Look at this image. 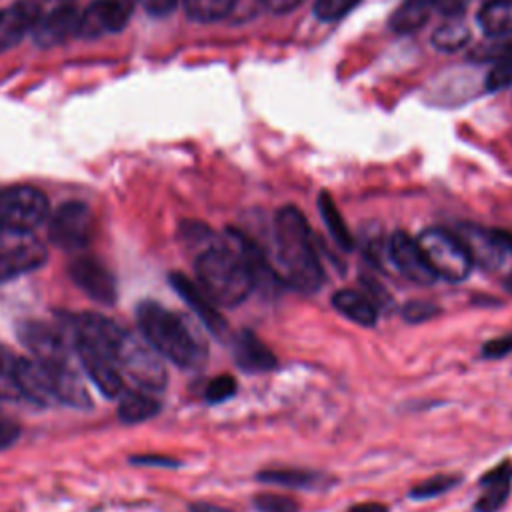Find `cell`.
<instances>
[{"mask_svg": "<svg viewBox=\"0 0 512 512\" xmlns=\"http://www.w3.org/2000/svg\"><path fill=\"white\" fill-rule=\"evenodd\" d=\"M508 354H512V332L492 338V340L484 342V346H482V356L490 358V360H496V358H502Z\"/></svg>", "mask_w": 512, "mask_h": 512, "instance_id": "36", "label": "cell"}, {"mask_svg": "<svg viewBox=\"0 0 512 512\" xmlns=\"http://www.w3.org/2000/svg\"><path fill=\"white\" fill-rule=\"evenodd\" d=\"M72 346L76 348L84 372L94 386L106 396H120L124 382L116 360V348L122 332L112 320L100 314H80L70 320Z\"/></svg>", "mask_w": 512, "mask_h": 512, "instance_id": "2", "label": "cell"}, {"mask_svg": "<svg viewBox=\"0 0 512 512\" xmlns=\"http://www.w3.org/2000/svg\"><path fill=\"white\" fill-rule=\"evenodd\" d=\"M256 478L264 484L294 488V490H322L332 480L320 472L300 470V468H274V470H262L256 474Z\"/></svg>", "mask_w": 512, "mask_h": 512, "instance_id": "22", "label": "cell"}, {"mask_svg": "<svg viewBox=\"0 0 512 512\" xmlns=\"http://www.w3.org/2000/svg\"><path fill=\"white\" fill-rule=\"evenodd\" d=\"M360 0H316L314 2V16L320 22H334L346 16Z\"/></svg>", "mask_w": 512, "mask_h": 512, "instance_id": "30", "label": "cell"}, {"mask_svg": "<svg viewBox=\"0 0 512 512\" xmlns=\"http://www.w3.org/2000/svg\"><path fill=\"white\" fill-rule=\"evenodd\" d=\"M276 264L284 284L302 294H314L324 284V268L312 244V232L296 206H282L274 214Z\"/></svg>", "mask_w": 512, "mask_h": 512, "instance_id": "1", "label": "cell"}, {"mask_svg": "<svg viewBox=\"0 0 512 512\" xmlns=\"http://www.w3.org/2000/svg\"><path fill=\"white\" fill-rule=\"evenodd\" d=\"M474 58L482 60V62H492V64L500 62V60H510L512 58V40L492 42L488 46H480L474 52Z\"/></svg>", "mask_w": 512, "mask_h": 512, "instance_id": "35", "label": "cell"}, {"mask_svg": "<svg viewBox=\"0 0 512 512\" xmlns=\"http://www.w3.org/2000/svg\"><path fill=\"white\" fill-rule=\"evenodd\" d=\"M238 0H184L186 14L196 22H214L224 18Z\"/></svg>", "mask_w": 512, "mask_h": 512, "instance_id": "28", "label": "cell"}, {"mask_svg": "<svg viewBox=\"0 0 512 512\" xmlns=\"http://www.w3.org/2000/svg\"><path fill=\"white\" fill-rule=\"evenodd\" d=\"M142 338L166 360L188 368L198 364L200 346L184 320L154 300H144L136 308Z\"/></svg>", "mask_w": 512, "mask_h": 512, "instance_id": "4", "label": "cell"}, {"mask_svg": "<svg viewBox=\"0 0 512 512\" xmlns=\"http://www.w3.org/2000/svg\"><path fill=\"white\" fill-rule=\"evenodd\" d=\"M458 482H460V478L454 476V474H436V476L426 478L424 482L416 484V486L410 490V498H414V500L434 498V496H438V494L448 492V490L454 488Z\"/></svg>", "mask_w": 512, "mask_h": 512, "instance_id": "29", "label": "cell"}, {"mask_svg": "<svg viewBox=\"0 0 512 512\" xmlns=\"http://www.w3.org/2000/svg\"><path fill=\"white\" fill-rule=\"evenodd\" d=\"M510 484H512V464L510 462H502V464L494 466L492 470H488L480 478L482 494L474 504L476 512H498L510 494Z\"/></svg>", "mask_w": 512, "mask_h": 512, "instance_id": "20", "label": "cell"}, {"mask_svg": "<svg viewBox=\"0 0 512 512\" xmlns=\"http://www.w3.org/2000/svg\"><path fill=\"white\" fill-rule=\"evenodd\" d=\"M348 512H388L386 506L374 504V502H364V504H354Z\"/></svg>", "mask_w": 512, "mask_h": 512, "instance_id": "45", "label": "cell"}, {"mask_svg": "<svg viewBox=\"0 0 512 512\" xmlns=\"http://www.w3.org/2000/svg\"><path fill=\"white\" fill-rule=\"evenodd\" d=\"M484 84H486V90H490V92H496V90L512 86V58L510 60L494 62V66L486 74V82Z\"/></svg>", "mask_w": 512, "mask_h": 512, "instance_id": "33", "label": "cell"}, {"mask_svg": "<svg viewBox=\"0 0 512 512\" xmlns=\"http://www.w3.org/2000/svg\"><path fill=\"white\" fill-rule=\"evenodd\" d=\"M362 286H364V294L376 304V308L380 310L382 306H390V294L384 290V286H380V282L364 276L362 278Z\"/></svg>", "mask_w": 512, "mask_h": 512, "instance_id": "37", "label": "cell"}, {"mask_svg": "<svg viewBox=\"0 0 512 512\" xmlns=\"http://www.w3.org/2000/svg\"><path fill=\"white\" fill-rule=\"evenodd\" d=\"M504 284H506V288L512 292V272L508 274V278H506V282H504Z\"/></svg>", "mask_w": 512, "mask_h": 512, "instance_id": "46", "label": "cell"}, {"mask_svg": "<svg viewBox=\"0 0 512 512\" xmlns=\"http://www.w3.org/2000/svg\"><path fill=\"white\" fill-rule=\"evenodd\" d=\"M388 256L392 268L406 280L420 286H428L436 280V274L428 264L418 240L406 232H394L388 238Z\"/></svg>", "mask_w": 512, "mask_h": 512, "instance_id": "11", "label": "cell"}, {"mask_svg": "<svg viewBox=\"0 0 512 512\" xmlns=\"http://www.w3.org/2000/svg\"><path fill=\"white\" fill-rule=\"evenodd\" d=\"M434 0H404L390 18V28L396 34H410L426 24Z\"/></svg>", "mask_w": 512, "mask_h": 512, "instance_id": "25", "label": "cell"}, {"mask_svg": "<svg viewBox=\"0 0 512 512\" xmlns=\"http://www.w3.org/2000/svg\"><path fill=\"white\" fill-rule=\"evenodd\" d=\"M264 4L266 10L274 12V14H284L294 10L296 6H300L304 0H260Z\"/></svg>", "mask_w": 512, "mask_h": 512, "instance_id": "42", "label": "cell"}, {"mask_svg": "<svg viewBox=\"0 0 512 512\" xmlns=\"http://www.w3.org/2000/svg\"><path fill=\"white\" fill-rule=\"evenodd\" d=\"M170 286L180 294V298L190 306V310L200 318V322L220 340L230 338V328L226 318L218 312L216 302L200 288L198 282L190 280L182 272H170Z\"/></svg>", "mask_w": 512, "mask_h": 512, "instance_id": "12", "label": "cell"}, {"mask_svg": "<svg viewBox=\"0 0 512 512\" xmlns=\"http://www.w3.org/2000/svg\"><path fill=\"white\" fill-rule=\"evenodd\" d=\"M416 240L424 256L428 258V264L432 266L436 278H444L448 282H462L468 276L472 260L456 232L432 226L422 230Z\"/></svg>", "mask_w": 512, "mask_h": 512, "instance_id": "5", "label": "cell"}, {"mask_svg": "<svg viewBox=\"0 0 512 512\" xmlns=\"http://www.w3.org/2000/svg\"><path fill=\"white\" fill-rule=\"evenodd\" d=\"M236 380L228 374H220L216 378H212L204 390V396H206V402L210 404H220V402H226L230 400L234 394H236Z\"/></svg>", "mask_w": 512, "mask_h": 512, "instance_id": "31", "label": "cell"}, {"mask_svg": "<svg viewBox=\"0 0 512 512\" xmlns=\"http://www.w3.org/2000/svg\"><path fill=\"white\" fill-rule=\"evenodd\" d=\"M230 342L234 360L244 372H268L278 366L274 352L254 332L240 330L230 336Z\"/></svg>", "mask_w": 512, "mask_h": 512, "instance_id": "17", "label": "cell"}, {"mask_svg": "<svg viewBox=\"0 0 512 512\" xmlns=\"http://www.w3.org/2000/svg\"><path fill=\"white\" fill-rule=\"evenodd\" d=\"M456 234L462 240V244L466 246L472 264H478V266L488 268V270L498 268V264L502 262L504 252L496 244V240L492 236V230H484V228L466 224Z\"/></svg>", "mask_w": 512, "mask_h": 512, "instance_id": "19", "label": "cell"}, {"mask_svg": "<svg viewBox=\"0 0 512 512\" xmlns=\"http://www.w3.org/2000/svg\"><path fill=\"white\" fill-rule=\"evenodd\" d=\"M478 24L484 34L504 38L512 34V0H490L478 12Z\"/></svg>", "mask_w": 512, "mask_h": 512, "instance_id": "24", "label": "cell"}, {"mask_svg": "<svg viewBox=\"0 0 512 512\" xmlns=\"http://www.w3.org/2000/svg\"><path fill=\"white\" fill-rule=\"evenodd\" d=\"M318 210L322 216V222L328 228V234L332 236V240L342 248V250H352L354 248V238L352 232L348 230L340 210L336 208L332 196L328 192H320L318 196Z\"/></svg>", "mask_w": 512, "mask_h": 512, "instance_id": "26", "label": "cell"}, {"mask_svg": "<svg viewBox=\"0 0 512 512\" xmlns=\"http://www.w3.org/2000/svg\"><path fill=\"white\" fill-rule=\"evenodd\" d=\"M468 42H470V28L460 16L446 18V22L432 32V44L442 52H456L464 48Z\"/></svg>", "mask_w": 512, "mask_h": 512, "instance_id": "27", "label": "cell"}, {"mask_svg": "<svg viewBox=\"0 0 512 512\" xmlns=\"http://www.w3.org/2000/svg\"><path fill=\"white\" fill-rule=\"evenodd\" d=\"M440 310L436 304L432 302H426V300H412L408 304H404L402 308V316L404 320L408 322H424V320H430L432 316H436Z\"/></svg>", "mask_w": 512, "mask_h": 512, "instance_id": "34", "label": "cell"}, {"mask_svg": "<svg viewBox=\"0 0 512 512\" xmlns=\"http://www.w3.org/2000/svg\"><path fill=\"white\" fill-rule=\"evenodd\" d=\"M132 464H146V466H166V468H174L180 462L170 458V456H158V454H138L130 458Z\"/></svg>", "mask_w": 512, "mask_h": 512, "instance_id": "39", "label": "cell"}, {"mask_svg": "<svg viewBox=\"0 0 512 512\" xmlns=\"http://www.w3.org/2000/svg\"><path fill=\"white\" fill-rule=\"evenodd\" d=\"M78 24L80 12L72 6H60L36 22V26L32 28L34 40L38 46L44 48L58 46L78 34Z\"/></svg>", "mask_w": 512, "mask_h": 512, "instance_id": "16", "label": "cell"}, {"mask_svg": "<svg viewBox=\"0 0 512 512\" xmlns=\"http://www.w3.org/2000/svg\"><path fill=\"white\" fill-rule=\"evenodd\" d=\"M48 216L46 196L32 186L0 190V230L32 232Z\"/></svg>", "mask_w": 512, "mask_h": 512, "instance_id": "7", "label": "cell"}, {"mask_svg": "<svg viewBox=\"0 0 512 512\" xmlns=\"http://www.w3.org/2000/svg\"><path fill=\"white\" fill-rule=\"evenodd\" d=\"M492 236L504 254H512V232L492 230Z\"/></svg>", "mask_w": 512, "mask_h": 512, "instance_id": "43", "label": "cell"}, {"mask_svg": "<svg viewBox=\"0 0 512 512\" xmlns=\"http://www.w3.org/2000/svg\"><path fill=\"white\" fill-rule=\"evenodd\" d=\"M116 360L120 372H126L140 390L160 392L166 386V368L160 354L146 340H140L130 332H122L116 348Z\"/></svg>", "mask_w": 512, "mask_h": 512, "instance_id": "6", "label": "cell"}, {"mask_svg": "<svg viewBox=\"0 0 512 512\" xmlns=\"http://www.w3.org/2000/svg\"><path fill=\"white\" fill-rule=\"evenodd\" d=\"M194 270L200 288L220 306H238L252 290L250 274L226 236L194 254Z\"/></svg>", "mask_w": 512, "mask_h": 512, "instance_id": "3", "label": "cell"}, {"mask_svg": "<svg viewBox=\"0 0 512 512\" xmlns=\"http://www.w3.org/2000/svg\"><path fill=\"white\" fill-rule=\"evenodd\" d=\"M40 20V8L32 0H22L0 12V52L18 44Z\"/></svg>", "mask_w": 512, "mask_h": 512, "instance_id": "18", "label": "cell"}, {"mask_svg": "<svg viewBox=\"0 0 512 512\" xmlns=\"http://www.w3.org/2000/svg\"><path fill=\"white\" fill-rule=\"evenodd\" d=\"M132 6L128 0H96L82 14L78 24V34L84 38H98L102 34L120 32L128 18Z\"/></svg>", "mask_w": 512, "mask_h": 512, "instance_id": "15", "label": "cell"}, {"mask_svg": "<svg viewBox=\"0 0 512 512\" xmlns=\"http://www.w3.org/2000/svg\"><path fill=\"white\" fill-rule=\"evenodd\" d=\"M224 236L230 242V246L240 254V258L250 274L252 288H258L264 294L278 292L280 286L284 284V280H282L276 264L270 262L264 248L252 236H248L246 232L236 230V228H228Z\"/></svg>", "mask_w": 512, "mask_h": 512, "instance_id": "10", "label": "cell"}, {"mask_svg": "<svg viewBox=\"0 0 512 512\" xmlns=\"http://www.w3.org/2000/svg\"><path fill=\"white\" fill-rule=\"evenodd\" d=\"M468 0H434V8L440 10L442 16L452 18V16H460L462 10L466 8Z\"/></svg>", "mask_w": 512, "mask_h": 512, "instance_id": "40", "label": "cell"}, {"mask_svg": "<svg viewBox=\"0 0 512 512\" xmlns=\"http://www.w3.org/2000/svg\"><path fill=\"white\" fill-rule=\"evenodd\" d=\"M94 232L92 210L78 200L62 204L50 218L48 236L50 242L62 250L84 248Z\"/></svg>", "mask_w": 512, "mask_h": 512, "instance_id": "9", "label": "cell"}, {"mask_svg": "<svg viewBox=\"0 0 512 512\" xmlns=\"http://www.w3.org/2000/svg\"><path fill=\"white\" fill-rule=\"evenodd\" d=\"M46 248L32 232L0 230V284L40 268Z\"/></svg>", "mask_w": 512, "mask_h": 512, "instance_id": "8", "label": "cell"}, {"mask_svg": "<svg viewBox=\"0 0 512 512\" xmlns=\"http://www.w3.org/2000/svg\"><path fill=\"white\" fill-rule=\"evenodd\" d=\"M18 336L22 344L32 352V356L40 362L58 364L68 360V338L60 328L48 326L46 322L28 320L18 326Z\"/></svg>", "mask_w": 512, "mask_h": 512, "instance_id": "13", "label": "cell"}, {"mask_svg": "<svg viewBox=\"0 0 512 512\" xmlns=\"http://www.w3.org/2000/svg\"><path fill=\"white\" fill-rule=\"evenodd\" d=\"M190 512H234V510H228V508L216 506V504H208V502H196L190 506Z\"/></svg>", "mask_w": 512, "mask_h": 512, "instance_id": "44", "label": "cell"}, {"mask_svg": "<svg viewBox=\"0 0 512 512\" xmlns=\"http://www.w3.org/2000/svg\"><path fill=\"white\" fill-rule=\"evenodd\" d=\"M20 436V426L10 420L0 416V450H6L8 446H12Z\"/></svg>", "mask_w": 512, "mask_h": 512, "instance_id": "38", "label": "cell"}, {"mask_svg": "<svg viewBox=\"0 0 512 512\" xmlns=\"http://www.w3.org/2000/svg\"><path fill=\"white\" fill-rule=\"evenodd\" d=\"M142 6L154 14V16H164V14H170L174 8H176V2L178 0H140Z\"/></svg>", "mask_w": 512, "mask_h": 512, "instance_id": "41", "label": "cell"}, {"mask_svg": "<svg viewBox=\"0 0 512 512\" xmlns=\"http://www.w3.org/2000/svg\"><path fill=\"white\" fill-rule=\"evenodd\" d=\"M254 506L260 512H298V502L282 494L262 492L254 498Z\"/></svg>", "mask_w": 512, "mask_h": 512, "instance_id": "32", "label": "cell"}, {"mask_svg": "<svg viewBox=\"0 0 512 512\" xmlns=\"http://www.w3.org/2000/svg\"><path fill=\"white\" fill-rule=\"evenodd\" d=\"M158 412H160V402L152 396V392H146V390L120 392L118 418L124 424H138V422L150 420Z\"/></svg>", "mask_w": 512, "mask_h": 512, "instance_id": "23", "label": "cell"}, {"mask_svg": "<svg viewBox=\"0 0 512 512\" xmlns=\"http://www.w3.org/2000/svg\"><path fill=\"white\" fill-rule=\"evenodd\" d=\"M332 306L354 324L372 328L378 322V308L362 290H336L332 296Z\"/></svg>", "mask_w": 512, "mask_h": 512, "instance_id": "21", "label": "cell"}, {"mask_svg": "<svg viewBox=\"0 0 512 512\" xmlns=\"http://www.w3.org/2000/svg\"><path fill=\"white\" fill-rule=\"evenodd\" d=\"M68 274L74 284L84 290L92 300L110 306L116 302V280L110 270L92 256H78L70 262Z\"/></svg>", "mask_w": 512, "mask_h": 512, "instance_id": "14", "label": "cell"}]
</instances>
